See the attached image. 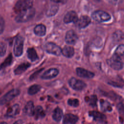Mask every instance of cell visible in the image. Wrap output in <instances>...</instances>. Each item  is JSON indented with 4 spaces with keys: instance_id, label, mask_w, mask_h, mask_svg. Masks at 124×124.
Masks as SVG:
<instances>
[{
    "instance_id": "8fae6325",
    "label": "cell",
    "mask_w": 124,
    "mask_h": 124,
    "mask_svg": "<svg viewBox=\"0 0 124 124\" xmlns=\"http://www.w3.org/2000/svg\"><path fill=\"white\" fill-rule=\"evenodd\" d=\"M78 17L77 13L73 11H71L66 13L63 18V21L65 23L71 22L77 23L78 20Z\"/></svg>"
},
{
    "instance_id": "7402d4cb",
    "label": "cell",
    "mask_w": 124,
    "mask_h": 124,
    "mask_svg": "<svg viewBox=\"0 0 124 124\" xmlns=\"http://www.w3.org/2000/svg\"><path fill=\"white\" fill-rule=\"evenodd\" d=\"M63 112L62 110L59 107L56 108L53 112L52 118L56 122H59L62 119Z\"/></svg>"
},
{
    "instance_id": "484cf974",
    "label": "cell",
    "mask_w": 124,
    "mask_h": 124,
    "mask_svg": "<svg viewBox=\"0 0 124 124\" xmlns=\"http://www.w3.org/2000/svg\"><path fill=\"white\" fill-rule=\"evenodd\" d=\"M58 9H59V7L57 5H52L47 10L46 12V15L48 17L53 16L57 13Z\"/></svg>"
},
{
    "instance_id": "e0dca14e",
    "label": "cell",
    "mask_w": 124,
    "mask_h": 124,
    "mask_svg": "<svg viewBox=\"0 0 124 124\" xmlns=\"http://www.w3.org/2000/svg\"><path fill=\"white\" fill-rule=\"evenodd\" d=\"M31 66L29 62H23L19 64L14 70V73L16 75H19L24 73Z\"/></svg>"
},
{
    "instance_id": "52a82bcc",
    "label": "cell",
    "mask_w": 124,
    "mask_h": 124,
    "mask_svg": "<svg viewBox=\"0 0 124 124\" xmlns=\"http://www.w3.org/2000/svg\"><path fill=\"white\" fill-rule=\"evenodd\" d=\"M68 83L69 86L76 91L82 90L86 86V84L84 82L75 78H71L69 80Z\"/></svg>"
},
{
    "instance_id": "ab89813d",
    "label": "cell",
    "mask_w": 124,
    "mask_h": 124,
    "mask_svg": "<svg viewBox=\"0 0 124 124\" xmlns=\"http://www.w3.org/2000/svg\"><path fill=\"white\" fill-rule=\"evenodd\" d=\"M96 0V1H99L100 0Z\"/></svg>"
},
{
    "instance_id": "4dcf8cb0",
    "label": "cell",
    "mask_w": 124,
    "mask_h": 124,
    "mask_svg": "<svg viewBox=\"0 0 124 124\" xmlns=\"http://www.w3.org/2000/svg\"><path fill=\"white\" fill-rule=\"evenodd\" d=\"M115 54L121 56L124 55V45H119L116 48Z\"/></svg>"
},
{
    "instance_id": "8992f818",
    "label": "cell",
    "mask_w": 124,
    "mask_h": 124,
    "mask_svg": "<svg viewBox=\"0 0 124 124\" xmlns=\"http://www.w3.org/2000/svg\"><path fill=\"white\" fill-rule=\"evenodd\" d=\"M24 40V38L20 36H17L16 39L13 51L16 57H19L23 53Z\"/></svg>"
},
{
    "instance_id": "30bf717a",
    "label": "cell",
    "mask_w": 124,
    "mask_h": 124,
    "mask_svg": "<svg viewBox=\"0 0 124 124\" xmlns=\"http://www.w3.org/2000/svg\"><path fill=\"white\" fill-rule=\"evenodd\" d=\"M78 37L77 34L73 30L68 31L65 35V41L69 45H74L78 40Z\"/></svg>"
},
{
    "instance_id": "5bb4252c",
    "label": "cell",
    "mask_w": 124,
    "mask_h": 124,
    "mask_svg": "<svg viewBox=\"0 0 124 124\" xmlns=\"http://www.w3.org/2000/svg\"><path fill=\"white\" fill-rule=\"evenodd\" d=\"M20 112V106L16 104L8 108L6 112V116L8 117H14L19 114Z\"/></svg>"
},
{
    "instance_id": "f546056e",
    "label": "cell",
    "mask_w": 124,
    "mask_h": 124,
    "mask_svg": "<svg viewBox=\"0 0 124 124\" xmlns=\"http://www.w3.org/2000/svg\"><path fill=\"white\" fill-rule=\"evenodd\" d=\"M7 46L3 42H0V57H3L6 52Z\"/></svg>"
},
{
    "instance_id": "6da1fadb",
    "label": "cell",
    "mask_w": 124,
    "mask_h": 124,
    "mask_svg": "<svg viewBox=\"0 0 124 124\" xmlns=\"http://www.w3.org/2000/svg\"><path fill=\"white\" fill-rule=\"evenodd\" d=\"M35 13V9L31 7L18 13L15 20L18 23L26 22L31 20L34 16Z\"/></svg>"
},
{
    "instance_id": "8d00e7d4",
    "label": "cell",
    "mask_w": 124,
    "mask_h": 124,
    "mask_svg": "<svg viewBox=\"0 0 124 124\" xmlns=\"http://www.w3.org/2000/svg\"><path fill=\"white\" fill-rule=\"evenodd\" d=\"M51 0L56 3H61L62 4L65 3L67 1V0Z\"/></svg>"
},
{
    "instance_id": "ba28073f",
    "label": "cell",
    "mask_w": 124,
    "mask_h": 124,
    "mask_svg": "<svg viewBox=\"0 0 124 124\" xmlns=\"http://www.w3.org/2000/svg\"><path fill=\"white\" fill-rule=\"evenodd\" d=\"M45 49L47 53L55 56H59L62 53L60 47L53 43H46L45 46Z\"/></svg>"
},
{
    "instance_id": "74e56055",
    "label": "cell",
    "mask_w": 124,
    "mask_h": 124,
    "mask_svg": "<svg viewBox=\"0 0 124 124\" xmlns=\"http://www.w3.org/2000/svg\"><path fill=\"white\" fill-rule=\"evenodd\" d=\"M23 121L22 120H17V121H16L14 123V124H23Z\"/></svg>"
},
{
    "instance_id": "836d02e7",
    "label": "cell",
    "mask_w": 124,
    "mask_h": 124,
    "mask_svg": "<svg viewBox=\"0 0 124 124\" xmlns=\"http://www.w3.org/2000/svg\"><path fill=\"white\" fill-rule=\"evenodd\" d=\"M118 109L119 112L122 114L124 115V104L122 103H119L118 105Z\"/></svg>"
},
{
    "instance_id": "d6a6232c",
    "label": "cell",
    "mask_w": 124,
    "mask_h": 124,
    "mask_svg": "<svg viewBox=\"0 0 124 124\" xmlns=\"http://www.w3.org/2000/svg\"><path fill=\"white\" fill-rule=\"evenodd\" d=\"M5 28V22L4 19L0 16V34H1Z\"/></svg>"
},
{
    "instance_id": "4316f807",
    "label": "cell",
    "mask_w": 124,
    "mask_h": 124,
    "mask_svg": "<svg viewBox=\"0 0 124 124\" xmlns=\"http://www.w3.org/2000/svg\"><path fill=\"white\" fill-rule=\"evenodd\" d=\"M113 38L116 41H120L124 39V33L121 31H117L113 34Z\"/></svg>"
},
{
    "instance_id": "2e32d148",
    "label": "cell",
    "mask_w": 124,
    "mask_h": 124,
    "mask_svg": "<svg viewBox=\"0 0 124 124\" xmlns=\"http://www.w3.org/2000/svg\"><path fill=\"white\" fill-rule=\"evenodd\" d=\"M34 110V104L33 102L31 101H30L28 102L23 108L24 113L29 116L33 115Z\"/></svg>"
},
{
    "instance_id": "f1b7e54d",
    "label": "cell",
    "mask_w": 124,
    "mask_h": 124,
    "mask_svg": "<svg viewBox=\"0 0 124 124\" xmlns=\"http://www.w3.org/2000/svg\"><path fill=\"white\" fill-rule=\"evenodd\" d=\"M67 104L70 106L77 107L79 105V100L77 98H69L67 101Z\"/></svg>"
},
{
    "instance_id": "4fadbf2b",
    "label": "cell",
    "mask_w": 124,
    "mask_h": 124,
    "mask_svg": "<svg viewBox=\"0 0 124 124\" xmlns=\"http://www.w3.org/2000/svg\"><path fill=\"white\" fill-rule=\"evenodd\" d=\"M78 120V117L77 115L68 113L63 116L62 122L63 124H75Z\"/></svg>"
},
{
    "instance_id": "1f68e13d",
    "label": "cell",
    "mask_w": 124,
    "mask_h": 124,
    "mask_svg": "<svg viewBox=\"0 0 124 124\" xmlns=\"http://www.w3.org/2000/svg\"><path fill=\"white\" fill-rule=\"evenodd\" d=\"M89 102L90 105L93 106H95L97 102V97L94 95H92L89 100Z\"/></svg>"
},
{
    "instance_id": "cb8c5ba5",
    "label": "cell",
    "mask_w": 124,
    "mask_h": 124,
    "mask_svg": "<svg viewBox=\"0 0 124 124\" xmlns=\"http://www.w3.org/2000/svg\"><path fill=\"white\" fill-rule=\"evenodd\" d=\"M13 62V58L12 54H10L5 59L4 61L0 65V69H3L12 64Z\"/></svg>"
},
{
    "instance_id": "ac0fdd59",
    "label": "cell",
    "mask_w": 124,
    "mask_h": 124,
    "mask_svg": "<svg viewBox=\"0 0 124 124\" xmlns=\"http://www.w3.org/2000/svg\"><path fill=\"white\" fill-rule=\"evenodd\" d=\"M45 115V111L41 106H38L34 108L33 116L36 120L43 119Z\"/></svg>"
},
{
    "instance_id": "277c9868",
    "label": "cell",
    "mask_w": 124,
    "mask_h": 124,
    "mask_svg": "<svg viewBox=\"0 0 124 124\" xmlns=\"http://www.w3.org/2000/svg\"><path fill=\"white\" fill-rule=\"evenodd\" d=\"M92 17L97 22H103L109 20L110 19V16L105 11L97 10L92 14Z\"/></svg>"
},
{
    "instance_id": "44dd1931",
    "label": "cell",
    "mask_w": 124,
    "mask_h": 124,
    "mask_svg": "<svg viewBox=\"0 0 124 124\" xmlns=\"http://www.w3.org/2000/svg\"><path fill=\"white\" fill-rule=\"evenodd\" d=\"M27 52L28 58L31 62H35L38 59V55L34 48H29L27 50Z\"/></svg>"
},
{
    "instance_id": "d590c367",
    "label": "cell",
    "mask_w": 124,
    "mask_h": 124,
    "mask_svg": "<svg viewBox=\"0 0 124 124\" xmlns=\"http://www.w3.org/2000/svg\"><path fill=\"white\" fill-rule=\"evenodd\" d=\"M107 1L112 4H117L120 3L121 0H107Z\"/></svg>"
},
{
    "instance_id": "60d3db41",
    "label": "cell",
    "mask_w": 124,
    "mask_h": 124,
    "mask_svg": "<svg viewBox=\"0 0 124 124\" xmlns=\"http://www.w3.org/2000/svg\"></svg>"
},
{
    "instance_id": "9a60e30c",
    "label": "cell",
    "mask_w": 124,
    "mask_h": 124,
    "mask_svg": "<svg viewBox=\"0 0 124 124\" xmlns=\"http://www.w3.org/2000/svg\"><path fill=\"white\" fill-rule=\"evenodd\" d=\"M90 23L91 19L90 17L87 16H81L77 22L78 26L79 28H84L88 26Z\"/></svg>"
},
{
    "instance_id": "5b68a950",
    "label": "cell",
    "mask_w": 124,
    "mask_h": 124,
    "mask_svg": "<svg viewBox=\"0 0 124 124\" xmlns=\"http://www.w3.org/2000/svg\"><path fill=\"white\" fill-rule=\"evenodd\" d=\"M108 63L112 68L116 70H121L123 68L124 65L120 56L115 53L112 57L108 61Z\"/></svg>"
},
{
    "instance_id": "7c38bea8",
    "label": "cell",
    "mask_w": 124,
    "mask_h": 124,
    "mask_svg": "<svg viewBox=\"0 0 124 124\" xmlns=\"http://www.w3.org/2000/svg\"><path fill=\"white\" fill-rule=\"evenodd\" d=\"M76 73L78 76L86 78H91L94 75L93 72L80 67H78L76 69Z\"/></svg>"
},
{
    "instance_id": "d6986e66",
    "label": "cell",
    "mask_w": 124,
    "mask_h": 124,
    "mask_svg": "<svg viewBox=\"0 0 124 124\" xmlns=\"http://www.w3.org/2000/svg\"><path fill=\"white\" fill-rule=\"evenodd\" d=\"M34 33L39 36H43L46 33V28L43 24H38L34 28Z\"/></svg>"
},
{
    "instance_id": "e575fe53",
    "label": "cell",
    "mask_w": 124,
    "mask_h": 124,
    "mask_svg": "<svg viewBox=\"0 0 124 124\" xmlns=\"http://www.w3.org/2000/svg\"><path fill=\"white\" fill-rule=\"evenodd\" d=\"M43 70V69H40V70H38V71L35 72V73H34L33 74H32V75L31 76V77H30V79L31 80H33L34 79H35V78L38 76V75L39 74V73H40Z\"/></svg>"
},
{
    "instance_id": "7a4b0ae2",
    "label": "cell",
    "mask_w": 124,
    "mask_h": 124,
    "mask_svg": "<svg viewBox=\"0 0 124 124\" xmlns=\"http://www.w3.org/2000/svg\"><path fill=\"white\" fill-rule=\"evenodd\" d=\"M33 2V0H18L14 6V10L16 13H19L31 8L32 6Z\"/></svg>"
},
{
    "instance_id": "603a6c76",
    "label": "cell",
    "mask_w": 124,
    "mask_h": 124,
    "mask_svg": "<svg viewBox=\"0 0 124 124\" xmlns=\"http://www.w3.org/2000/svg\"><path fill=\"white\" fill-rule=\"evenodd\" d=\"M90 115L93 117L94 120L97 121H104L106 120V116L104 114L98 112V111H91L90 112Z\"/></svg>"
},
{
    "instance_id": "f35d334b",
    "label": "cell",
    "mask_w": 124,
    "mask_h": 124,
    "mask_svg": "<svg viewBox=\"0 0 124 124\" xmlns=\"http://www.w3.org/2000/svg\"><path fill=\"white\" fill-rule=\"evenodd\" d=\"M0 124H7V123H6L5 122H2L0 123Z\"/></svg>"
},
{
    "instance_id": "d4e9b609",
    "label": "cell",
    "mask_w": 124,
    "mask_h": 124,
    "mask_svg": "<svg viewBox=\"0 0 124 124\" xmlns=\"http://www.w3.org/2000/svg\"><path fill=\"white\" fill-rule=\"evenodd\" d=\"M41 89V86L38 84H34L30 86L28 90V93L31 95L37 93Z\"/></svg>"
},
{
    "instance_id": "ffe728a7",
    "label": "cell",
    "mask_w": 124,
    "mask_h": 124,
    "mask_svg": "<svg viewBox=\"0 0 124 124\" xmlns=\"http://www.w3.org/2000/svg\"><path fill=\"white\" fill-rule=\"evenodd\" d=\"M62 53L65 57L71 58L74 54V49L72 46H65L62 49Z\"/></svg>"
},
{
    "instance_id": "83f0119b",
    "label": "cell",
    "mask_w": 124,
    "mask_h": 124,
    "mask_svg": "<svg viewBox=\"0 0 124 124\" xmlns=\"http://www.w3.org/2000/svg\"><path fill=\"white\" fill-rule=\"evenodd\" d=\"M100 104L101 108L104 110V111H111L112 109V108L111 107V105L109 103V102L106 101L102 100L101 102L100 101Z\"/></svg>"
},
{
    "instance_id": "3957f363",
    "label": "cell",
    "mask_w": 124,
    "mask_h": 124,
    "mask_svg": "<svg viewBox=\"0 0 124 124\" xmlns=\"http://www.w3.org/2000/svg\"><path fill=\"white\" fill-rule=\"evenodd\" d=\"M20 90L17 89H13L0 98V105H3L11 101L20 94Z\"/></svg>"
},
{
    "instance_id": "9c48e42d",
    "label": "cell",
    "mask_w": 124,
    "mask_h": 124,
    "mask_svg": "<svg viewBox=\"0 0 124 124\" xmlns=\"http://www.w3.org/2000/svg\"><path fill=\"white\" fill-rule=\"evenodd\" d=\"M59 73L58 69L53 68H50L46 71L41 76V78L43 79H50L57 76Z\"/></svg>"
}]
</instances>
